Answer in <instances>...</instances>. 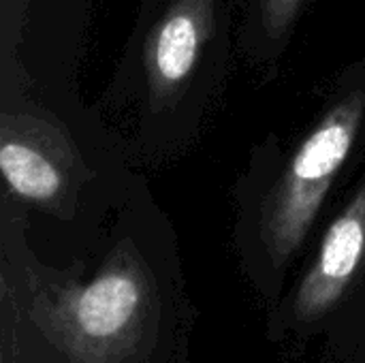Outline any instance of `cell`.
<instances>
[{
	"instance_id": "cell-5",
	"label": "cell",
	"mask_w": 365,
	"mask_h": 363,
	"mask_svg": "<svg viewBox=\"0 0 365 363\" xmlns=\"http://www.w3.org/2000/svg\"><path fill=\"white\" fill-rule=\"evenodd\" d=\"M0 167L9 186L32 201H47L60 190V175L36 150L6 141L0 150Z\"/></svg>"
},
{
	"instance_id": "cell-2",
	"label": "cell",
	"mask_w": 365,
	"mask_h": 363,
	"mask_svg": "<svg viewBox=\"0 0 365 363\" xmlns=\"http://www.w3.org/2000/svg\"><path fill=\"white\" fill-rule=\"evenodd\" d=\"M365 248V190L353 205L340 216L325 235L319 263L308 276L302 295L299 310L304 317H312L329 308L346 289Z\"/></svg>"
},
{
	"instance_id": "cell-4",
	"label": "cell",
	"mask_w": 365,
	"mask_h": 363,
	"mask_svg": "<svg viewBox=\"0 0 365 363\" xmlns=\"http://www.w3.org/2000/svg\"><path fill=\"white\" fill-rule=\"evenodd\" d=\"M199 24L197 17L188 11L173 13L156 34L154 43V66L156 77L163 83L182 81L199 53Z\"/></svg>"
},
{
	"instance_id": "cell-6",
	"label": "cell",
	"mask_w": 365,
	"mask_h": 363,
	"mask_svg": "<svg viewBox=\"0 0 365 363\" xmlns=\"http://www.w3.org/2000/svg\"><path fill=\"white\" fill-rule=\"evenodd\" d=\"M299 0H263V17L267 26L276 32L289 24Z\"/></svg>"
},
{
	"instance_id": "cell-1",
	"label": "cell",
	"mask_w": 365,
	"mask_h": 363,
	"mask_svg": "<svg viewBox=\"0 0 365 363\" xmlns=\"http://www.w3.org/2000/svg\"><path fill=\"white\" fill-rule=\"evenodd\" d=\"M359 118L361 98L353 96L319 124L295 154L291 169L276 193L269 220L272 240L280 252L293 250L310 227L327 193L329 180L351 150Z\"/></svg>"
},
{
	"instance_id": "cell-3",
	"label": "cell",
	"mask_w": 365,
	"mask_h": 363,
	"mask_svg": "<svg viewBox=\"0 0 365 363\" xmlns=\"http://www.w3.org/2000/svg\"><path fill=\"white\" fill-rule=\"evenodd\" d=\"M139 306V287L128 274H107L94 280L77 300V323L94 336L107 338L118 334Z\"/></svg>"
}]
</instances>
